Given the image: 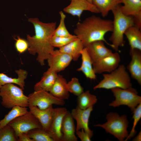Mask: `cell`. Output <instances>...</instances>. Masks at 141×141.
<instances>
[{"mask_svg":"<svg viewBox=\"0 0 141 141\" xmlns=\"http://www.w3.org/2000/svg\"><path fill=\"white\" fill-rule=\"evenodd\" d=\"M133 126L131 130L127 137L124 141H127L133 137L136 134V131L135 128L141 118V103L139 104L133 111Z\"/></svg>","mask_w":141,"mask_h":141,"instance_id":"obj_34","label":"cell"},{"mask_svg":"<svg viewBox=\"0 0 141 141\" xmlns=\"http://www.w3.org/2000/svg\"><path fill=\"white\" fill-rule=\"evenodd\" d=\"M18 141H33L28 136L27 133H23L18 136Z\"/></svg>","mask_w":141,"mask_h":141,"instance_id":"obj_37","label":"cell"},{"mask_svg":"<svg viewBox=\"0 0 141 141\" xmlns=\"http://www.w3.org/2000/svg\"><path fill=\"white\" fill-rule=\"evenodd\" d=\"M87 1L90 3L92 4V0H87Z\"/></svg>","mask_w":141,"mask_h":141,"instance_id":"obj_39","label":"cell"},{"mask_svg":"<svg viewBox=\"0 0 141 141\" xmlns=\"http://www.w3.org/2000/svg\"><path fill=\"white\" fill-rule=\"evenodd\" d=\"M57 73L48 69L45 72L41 80L34 87V91L43 90L49 92L57 78Z\"/></svg>","mask_w":141,"mask_h":141,"instance_id":"obj_23","label":"cell"},{"mask_svg":"<svg viewBox=\"0 0 141 141\" xmlns=\"http://www.w3.org/2000/svg\"><path fill=\"white\" fill-rule=\"evenodd\" d=\"M120 5L121 12L124 15L133 17L135 25L141 28V0H122Z\"/></svg>","mask_w":141,"mask_h":141,"instance_id":"obj_15","label":"cell"},{"mask_svg":"<svg viewBox=\"0 0 141 141\" xmlns=\"http://www.w3.org/2000/svg\"><path fill=\"white\" fill-rule=\"evenodd\" d=\"M122 0H92V4L99 10L102 16H107L109 12L122 3Z\"/></svg>","mask_w":141,"mask_h":141,"instance_id":"obj_26","label":"cell"},{"mask_svg":"<svg viewBox=\"0 0 141 141\" xmlns=\"http://www.w3.org/2000/svg\"><path fill=\"white\" fill-rule=\"evenodd\" d=\"M11 109L8 114L5 116L4 118L0 120V129L16 118L24 115L28 111L27 107L19 106H15Z\"/></svg>","mask_w":141,"mask_h":141,"instance_id":"obj_28","label":"cell"},{"mask_svg":"<svg viewBox=\"0 0 141 141\" xmlns=\"http://www.w3.org/2000/svg\"><path fill=\"white\" fill-rule=\"evenodd\" d=\"M67 82L62 75L58 74L55 81L49 92L56 98L64 100L68 99L69 92L66 86Z\"/></svg>","mask_w":141,"mask_h":141,"instance_id":"obj_21","label":"cell"},{"mask_svg":"<svg viewBox=\"0 0 141 141\" xmlns=\"http://www.w3.org/2000/svg\"><path fill=\"white\" fill-rule=\"evenodd\" d=\"M102 40L96 41L88 44L85 47L92 61L93 64L113 52L107 47Z\"/></svg>","mask_w":141,"mask_h":141,"instance_id":"obj_18","label":"cell"},{"mask_svg":"<svg viewBox=\"0 0 141 141\" xmlns=\"http://www.w3.org/2000/svg\"><path fill=\"white\" fill-rule=\"evenodd\" d=\"M141 28L135 25L130 27L124 33L131 49L141 51Z\"/></svg>","mask_w":141,"mask_h":141,"instance_id":"obj_24","label":"cell"},{"mask_svg":"<svg viewBox=\"0 0 141 141\" xmlns=\"http://www.w3.org/2000/svg\"><path fill=\"white\" fill-rule=\"evenodd\" d=\"M102 75L103 79L93 87L94 90L111 89L115 88L126 89L132 87L130 76L123 64H120L113 71L103 74Z\"/></svg>","mask_w":141,"mask_h":141,"instance_id":"obj_4","label":"cell"},{"mask_svg":"<svg viewBox=\"0 0 141 141\" xmlns=\"http://www.w3.org/2000/svg\"><path fill=\"white\" fill-rule=\"evenodd\" d=\"M47 60L49 67L48 69L57 73L64 70L72 60L69 55L56 50H54Z\"/></svg>","mask_w":141,"mask_h":141,"instance_id":"obj_13","label":"cell"},{"mask_svg":"<svg viewBox=\"0 0 141 141\" xmlns=\"http://www.w3.org/2000/svg\"></svg>","mask_w":141,"mask_h":141,"instance_id":"obj_40","label":"cell"},{"mask_svg":"<svg viewBox=\"0 0 141 141\" xmlns=\"http://www.w3.org/2000/svg\"><path fill=\"white\" fill-rule=\"evenodd\" d=\"M14 39L15 40V49L19 53H22L28 49L29 45L27 40L18 36H17V38H14Z\"/></svg>","mask_w":141,"mask_h":141,"instance_id":"obj_35","label":"cell"},{"mask_svg":"<svg viewBox=\"0 0 141 141\" xmlns=\"http://www.w3.org/2000/svg\"><path fill=\"white\" fill-rule=\"evenodd\" d=\"M66 86L69 92L77 96L84 92L83 87L80 85L78 79L76 77L72 78L67 83Z\"/></svg>","mask_w":141,"mask_h":141,"instance_id":"obj_33","label":"cell"},{"mask_svg":"<svg viewBox=\"0 0 141 141\" xmlns=\"http://www.w3.org/2000/svg\"><path fill=\"white\" fill-rule=\"evenodd\" d=\"M120 5H118L111 10L114 19L112 33L109 39L111 43L112 48L118 52H120L119 47H123L125 44L124 35L125 31L128 28L135 25L133 17L125 15L121 12Z\"/></svg>","mask_w":141,"mask_h":141,"instance_id":"obj_3","label":"cell"},{"mask_svg":"<svg viewBox=\"0 0 141 141\" xmlns=\"http://www.w3.org/2000/svg\"><path fill=\"white\" fill-rule=\"evenodd\" d=\"M68 111L66 108L64 107L54 108L52 119L47 131L54 141H61L63 120Z\"/></svg>","mask_w":141,"mask_h":141,"instance_id":"obj_12","label":"cell"},{"mask_svg":"<svg viewBox=\"0 0 141 141\" xmlns=\"http://www.w3.org/2000/svg\"><path fill=\"white\" fill-rule=\"evenodd\" d=\"M131 60L127 68L131 77L141 85V51L136 49H130Z\"/></svg>","mask_w":141,"mask_h":141,"instance_id":"obj_16","label":"cell"},{"mask_svg":"<svg viewBox=\"0 0 141 141\" xmlns=\"http://www.w3.org/2000/svg\"><path fill=\"white\" fill-rule=\"evenodd\" d=\"M141 132L140 131L138 134L132 139L134 141H140L141 140Z\"/></svg>","mask_w":141,"mask_h":141,"instance_id":"obj_38","label":"cell"},{"mask_svg":"<svg viewBox=\"0 0 141 141\" xmlns=\"http://www.w3.org/2000/svg\"><path fill=\"white\" fill-rule=\"evenodd\" d=\"M93 110V106L86 109H82L77 107L72 110L71 114L77 122L76 131L83 129L89 135L91 138L93 132L89 126V119L91 112Z\"/></svg>","mask_w":141,"mask_h":141,"instance_id":"obj_11","label":"cell"},{"mask_svg":"<svg viewBox=\"0 0 141 141\" xmlns=\"http://www.w3.org/2000/svg\"><path fill=\"white\" fill-rule=\"evenodd\" d=\"M81 40L77 38L58 49L61 52L66 54L72 57L74 61H77L81 56V52L84 48Z\"/></svg>","mask_w":141,"mask_h":141,"instance_id":"obj_22","label":"cell"},{"mask_svg":"<svg viewBox=\"0 0 141 141\" xmlns=\"http://www.w3.org/2000/svg\"><path fill=\"white\" fill-rule=\"evenodd\" d=\"M18 75L17 78H12L9 77L3 73H0V87L9 83L15 84L20 86L23 90L24 89L25 80L26 79L28 73L25 70L21 69L15 71Z\"/></svg>","mask_w":141,"mask_h":141,"instance_id":"obj_25","label":"cell"},{"mask_svg":"<svg viewBox=\"0 0 141 141\" xmlns=\"http://www.w3.org/2000/svg\"><path fill=\"white\" fill-rule=\"evenodd\" d=\"M33 141H54L46 131L42 128H36L26 132Z\"/></svg>","mask_w":141,"mask_h":141,"instance_id":"obj_29","label":"cell"},{"mask_svg":"<svg viewBox=\"0 0 141 141\" xmlns=\"http://www.w3.org/2000/svg\"><path fill=\"white\" fill-rule=\"evenodd\" d=\"M0 141H18L14 129L8 124L0 129Z\"/></svg>","mask_w":141,"mask_h":141,"instance_id":"obj_31","label":"cell"},{"mask_svg":"<svg viewBox=\"0 0 141 141\" xmlns=\"http://www.w3.org/2000/svg\"><path fill=\"white\" fill-rule=\"evenodd\" d=\"M28 97L29 105L36 106L41 110L45 109L53 104L63 105L65 104L64 100L43 90H35Z\"/></svg>","mask_w":141,"mask_h":141,"instance_id":"obj_8","label":"cell"},{"mask_svg":"<svg viewBox=\"0 0 141 141\" xmlns=\"http://www.w3.org/2000/svg\"><path fill=\"white\" fill-rule=\"evenodd\" d=\"M113 21L93 15L86 18L76 24L74 30L75 35L82 42L84 47L92 42L102 40L112 48L104 38L108 32H111Z\"/></svg>","mask_w":141,"mask_h":141,"instance_id":"obj_2","label":"cell"},{"mask_svg":"<svg viewBox=\"0 0 141 141\" xmlns=\"http://www.w3.org/2000/svg\"><path fill=\"white\" fill-rule=\"evenodd\" d=\"M77 97V106L82 109L93 107L97 100L96 96L91 94L89 91H84Z\"/></svg>","mask_w":141,"mask_h":141,"instance_id":"obj_27","label":"cell"},{"mask_svg":"<svg viewBox=\"0 0 141 141\" xmlns=\"http://www.w3.org/2000/svg\"><path fill=\"white\" fill-rule=\"evenodd\" d=\"M82 63L80 67L77 70L81 72L86 77L91 80H95L97 76L94 71L93 63L86 48L85 47L81 52Z\"/></svg>","mask_w":141,"mask_h":141,"instance_id":"obj_20","label":"cell"},{"mask_svg":"<svg viewBox=\"0 0 141 141\" xmlns=\"http://www.w3.org/2000/svg\"><path fill=\"white\" fill-rule=\"evenodd\" d=\"M28 21L33 25L35 32V35L32 36L27 35L28 50L32 55L37 54L36 60L43 66L45 64V61L55 50L51 40L56 28V22L44 23L37 18H30Z\"/></svg>","mask_w":141,"mask_h":141,"instance_id":"obj_1","label":"cell"},{"mask_svg":"<svg viewBox=\"0 0 141 141\" xmlns=\"http://www.w3.org/2000/svg\"><path fill=\"white\" fill-rule=\"evenodd\" d=\"M111 90L115 99L109 104L110 106L115 107L125 105L133 111L141 103V97L138 95L136 90L132 87L126 89L115 88Z\"/></svg>","mask_w":141,"mask_h":141,"instance_id":"obj_7","label":"cell"},{"mask_svg":"<svg viewBox=\"0 0 141 141\" xmlns=\"http://www.w3.org/2000/svg\"><path fill=\"white\" fill-rule=\"evenodd\" d=\"M77 38V36L75 35L68 37L57 36L53 35L51 38V42L52 46L54 48H60Z\"/></svg>","mask_w":141,"mask_h":141,"instance_id":"obj_32","label":"cell"},{"mask_svg":"<svg viewBox=\"0 0 141 141\" xmlns=\"http://www.w3.org/2000/svg\"><path fill=\"white\" fill-rule=\"evenodd\" d=\"M14 129L16 137L20 134L26 133L36 128H42L40 123L30 111L16 118L9 124Z\"/></svg>","mask_w":141,"mask_h":141,"instance_id":"obj_9","label":"cell"},{"mask_svg":"<svg viewBox=\"0 0 141 141\" xmlns=\"http://www.w3.org/2000/svg\"><path fill=\"white\" fill-rule=\"evenodd\" d=\"M1 104L4 107L12 108L15 106L28 107V97L23 93V90L13 84L9 83L0 87Z\"/></svg>","mask_w":141,"mask_h":141,"instance_id":"obj_6","label":"cell"},{"mask_svg":"<svg viewBox=\"0 0 141 141\" xmlns=\"http://www.w3.org/2000/svg\"><path fill=\"white\" fill-rule=\"evenodd\" d=\"M76 133L78 137L81 141H91V138L88 134L83 129L76 131Z\"/></svg>","mask_w":141,"mask_h":141,"instance_id":"obj_36","label":"cell"},{"mask_svg":"<svg viewBox=\"0 0 141 141\" xmlns=\"http://www.w3.org/2000/svg\"><path fill=\"white\" fill-rule=\"evenodd\" d=\"M106 119L107 121L105 123L94 126L103 128L119 141H124L129 134L127 131L129 121L126 115L120 116L116 113L111 112L107 115Z\"/></svg>","mask_w":141,"mask_h":141,"instance_id":"obj_5","label":"cell"},{"mask_svg":"<svg viewBox=\"0 0 141 141\" xmlns=\"http://www.w3.org/2000/svg\"><path fill=\"white\" fill-rule=\"evenodd\" d=\"M71 113L68 111L64 117L61 127V141H77L75 135L76 128Z\"/></svg>","mask_w":141,"mask_h":141,"instance_id":"obj_19","label":"cell"},{"mask_svg":"<svg viewBox=\"0 0 141 141\" xmlns=\"http://www.w3.org/2000/svg\"><path fill=\"white\" fill-rule=\"evenodd\" d=\"M120 61V56L118 52H112L94 63L93 69L96 74L106 72L109 73L119 66Z\"/></svg>","mask_w":141,"mask_h":141,"instance_id":"obj_10","label":"cell"},{"mask_svg":"<svg viewBox=\"0 0 141 141\" xmlns=\"http://www.w3.org/2000/svg\"><path fill=\"white\" fill-rule=\"evenodd\" d=\"M70 3L64 8L63 11L74 16H77L80 19L83 12L88 11L96 13L99 12L96 7L87 0H70Z\"/></svg>","mask_w":141,"mask_h":141,"instance_id":"obj_14","label":"cell"},{"mask_svg":"<svg viewBox=\"0 0 141 141\" xmlns=\"http://www.w3.org/2000/svg\"><path fill=\"white\" fill-rule=\"evenodd\" d=\"M60 20L59 25L56 28L54 33V36L62 37H68L72 36L67 30L65 24V19L66 17L64 12L62 11L59 12Z\"/></svg>","mask_w":141,"mask_h":141,"instance_id":"obj_30","label":"cell"},{"mask_svg":"<svg viewBox=\"0 0 141 141\" xmlns=\"http://www.w3.org/2000/svg\"><path fill=\"white\" fill-rule=\"evenodd\" d=\"M30 111L38 120L42 128L47 132L51 123L54 112L52 105L44 110L29 105Z\"/></svg>","mask_w":141,"mask_h":141,"instance_id":"obj_17","label":"cell"}]
</instances>
